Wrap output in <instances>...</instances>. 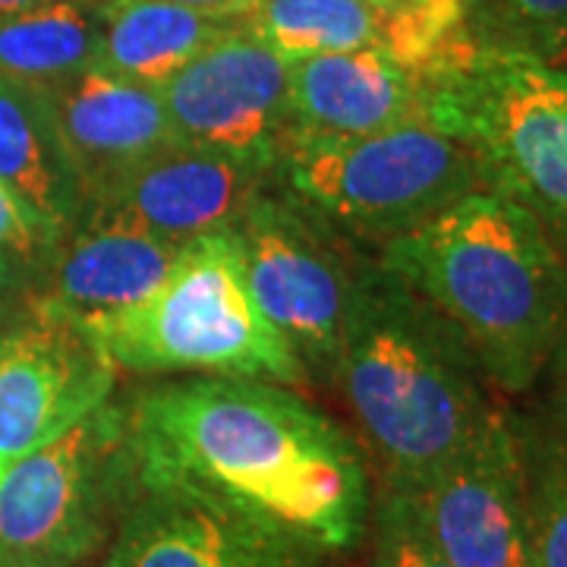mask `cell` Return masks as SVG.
Masks as SVG:
<instances>
[{"label": "cell", "mask_w": 567, "mask_h": 567, "mask_svg": "<svg viewBox=\"0 0 567 567\" xmlns=\"http://www.w3.org/2000/svg\"><path fill=\"white\" fill-rule=\"evenodd\" d=\"M140 473L183 480L303 536L324 555L365 543L375 480L357 435L265 379L199 375L130 401Z\"/></svg>", "instance_id": "cell-1"}, {"label": "cell", "mask_w": 567, "mask_h": 567, "mask_svg": "<svg viewBox=\"0 0 567 567\" xmlns=\"http://www.w3.org/2000/svg\"><path fill=\"white\" fill-rule=\"evenodd\" d=\"M375 259L461 334L495 391L543 379L567 322V256L520 205L476 189Z\"/></svg>", "instance_id": "cell-2"}, {"label": "cell", "mask_w": 567, "mask_h": 567, "mask_svg": "<svg viewBox=\"0 0 567 567\" xmlns=\"http://www.w3.org/2000/svg\"><path fill=\"white\" fill-rule=\"evenodd\" d=\"M324 382L338 391L379 486L416 488L498 404L461 334L375 259Z\"/></svg>", "instance_id": "cell-3"}, {"label": "cell", "mask_w": 567, "mask_h": 567, "mask_svg": "<svg viewBox=\"0 0 567 567\" xmlns=\"http://www.w3.org/2000/svg\"><path fill=\"white\" fill-rule=\"evenodd\" d=\"M114 369L136 375H234L306 385L309 372L265 319L234 230L181 246L162 284L114 316L76 322Z\"/></svg>", "instance_id": "cell-4"}, {"label": "cell", "mask_w": 567, "mask_h": 567, "mask_svg": "<svg viewBox=\"0 0 567 567\" xmlns=\"http://www.w3.org/2000/svg\"><path fill=\"white\" fill-rule=\"evenodd\" d=\"M432 126L473 152L486 189L520 205L567 256V70L476 48L445 70Z\"/></svg>", "instance_id": "cell-5"}, {"label": "cell", "mask_w": 567, "mask_h": 567, "mask_svg": "<svg viewBox=\"0 0 567 567\" xmlns=\"http://www.w3.org/2000/svg\"><path fill=\"white\" fill-rule=\"evenodd\" d=\"M140 483L130 404L104 401L0 470V567H80L114 543Z\"/></svg>", "instance_id": "cell-6"}, {"label": "cell", "mask_w": 567, "mask_h": 567, "mask_svg": "<svg viewBox=\"0 0 567 567\" xmlns=\"http://www.w3.org/2000/svg\"><path fill=\"white\" fill-rule=\"evenodd\" d=\"M275 181L375 249L486 189L473 152L432 123L347 140L284 142Z\"/></svg>", "instance_id": "cell-7"}, {"label": "cell", "mask_w": 567, "mask_h": 567, "mask_svg": "<svg viewBox=\"0 0 567 567\" xmlns=\"http://www.w3.org/2000/svg\"><path fill=\"white\" fill-rule=\"evenodd\" d=\"M234 234L265 319L293 347L306 372L324 379L375 256L278 181L249 203Z\"/></svg>", "instance_id": "cell-8"}, {"label": "cell", "mask_w": 567, "mask_h": 567, "mask_svg": "<svg viewBox=\"0 0 567 567\" xmlns=\"http://www.w3.org/2000/svg\"><path fill=\"white\" fill-rule=\"evenodd\" d=\"M404 492L454 567H529L527 454L507 406H492L439 473Z\"/></svg>", "instance_id": "cell-9"}, {"label": "cell", "mask_w": 567, "mask_h": 567, "mask_svg": "<svg viewBox=\"0 0 567 567\" xmlns=\"http://www.w3.org/2000/svg\"><path fill=\"white\" fill-rule=\"evenodd\" d=\"M322 548L205 488L140 473L102 567H322Z\"/></svg>", "instance_id": "cell-10"}, {"label": "cell", "mask_w": 567, "mask_h": 567, "mask_svg": "<svg viewBox=\"0 0 567 567\" xmlns=\"http://www.w3.org/2000/svg\"><path fill=\"white\" fill-rule=\"evenodd\" d=\"M158 95L183 145L278 164L290 133V63L246 25L181 66Z\"/></svg>", "instance_id": "cell-11"}, {"label": "cell", "mask_w": 567, "mask_h": 567, "mask_svg": "<svg viewBox=\"0 0 567 567\" xmlns=\"http://www.w3.org/2000/svg\"><path fill=\"white\" fill-rule=\"evenodd\" d=\"M117 369L80 324L25 303L0 334V470L111 401Z\"/></svg>", "instance_id": "cell-12"}, {"label": "cell", "mask_w": 567, "mask_h": 567, "mask_svg": "<svg viewBox=\"0 0 567 567\" xmlns=\"http://www.w3.org/2000/svg\"><path fill=\"white\" fill-rule=\"evenodd\" d=\"M271 181L268 164L174 142L104 189L82 221L126 224L183 246L234 230Z\"/></svg>", "instance_id": "cell-13"}, {"label": "cell", "mask_w": 567, "mask_h": 567, "mask_svg": "<svg viewBox=\"0 0 567 567\" xmlns=\"http://www.w3.org/2000/svg\"><path fill=\"white\" fill-rule=\"evenodd\" d=\"M445 70L451 66H416L385 51H344L293 61L290 133L284 142L347 140L406 123H432V104Z\"/></svg>", "instance_id": "cell-14"}, {"label": "cell", "mask_w": 567, "mask_h": 567, "mask_svg": "<svg viewBox=\"0 0 567 567\" xmlns=\"http://www.w3.org/2000/svg\"><path fill=\"white\" fill-rule=\"evenodd\" d=\"M41 92L82 186L85 212L123 174L177 142L155 85L123 80L95 63L73 76L41 82Z\"/></svg>", "instance_id": "cell-15"}, {"label": "cell", "mask_w": 567, "mask_h": 567, "mask_svg": "<svg viewBox=\"0 0 567 567\" xmlns=\"http://www.w3.org/2000/svg\"><path fill=\"white\" fill-rule=\"evenodd\" d=\"M181 246L114 221H80L39 265L29 303L73 322L114 316L145 300L171 271Z\"/></svg>", "instance_id": "cell-16"}, {"label": "cell", "mask_w": 567, "mask_h": 567, "mask_svg": "<svg viewBox=\"0 0 567 567\" xmlns=\"http://www.w3.org/2000/svg\"><path fill=\"white\" fill-rule=\"evenodd\" d=\"M0 183L58 240L85 215V196L35 82L0 73Z\"/></svg>", "instance_id": "cell-17"}, {"label": "cell", "mask_w": 567, "mask_h": 567, "mask_svg": "<svg viewBox=\"0 0 567 567\" xmlns=\"http://www.w3.org/2000/svg\"><path fill=\"white\" fill-rule=\"evenodd\" d=\"M244 25L246 17H215L167 0H102L95 66L158 89L205 48Z\"/></svg>", "instance_id": "cell-18"}, {"label": "cell", "mask_w": 567, "mask_h": 567, "mask_svg": "<svg viewBox=\"0 0 567 567\" xmlns=\"http://www.w3.org/2000/svg\"><path fill=\"white\" fill-rule=\"evenodd\" d=\"M102 0H58L0 20V73L22 82L73 76L99 58Z\"/></svg>", "instance_id": "cell-19"}, {"label": "cell", "mask_w": 567, "mask_h": 567, "mask_svg": "<svg viewBox=\"0 0 567 567\" xmlns=\"http://www.w3.org/2000/svg\"><path fill=\"white\" fill-rule=\"evenodd\" d=\"M529 492V567H567V432L520 416Z\"/></svg>", "instance_id": "cell-20"}, {"label": "cell", "mask_w": 567, "mask_h": 567, "mask_svg": "<svg viewBox=\"0 0 567 567\" xmlns=\"http://www.w3.org/2000/svg\"><path fill=\"white\" fill-rule=\"evenodd\" d=\"M476 48L567 63V0H464Z\"/></svg>", "instance_id": "cell-21"}, {"label": "cell", "mask_w": 567, "mask_h": 567, "mask_svg": "<svg viewBox=\"0 0 567 567\" xmlns=\"http://www.w3.org/2000/svg\"><path fill=\"white\" fill-rule=\"evenodd\" d=\"M365 543L372 548L369 567H454L432 543L404 488L375 486Z\"/></svg>", "instance_id": "cell-22"}, {"label": "cell", "mask_w": 567, "mask_h": 567, "mask_svg": "<svg viewBox=\"0 0 567 567\" xmlns=\"http://www.w3.org/2000/svg\"><path fill=\"white\" fill-rule=\"evenodd\" d=\"M54 244L58 237L48 227H41L0 183V249L13 256L22 268H39Z\"/></svg>", "instance_id": "cell-23"}, {"label": "cell", "mask_w": 567, "mask_h": 567, "mask_svg": "<svg viewBox=\"0 0 567 567\" xmlns=\"http://www.w3.org/2000/svg\"><path fill=\"white\" fill-rule=\"evenodd\" d=\"M543 375H548V406L543 416H548L551 423L561 425L567 432V322Z\"/></svg>", "instance_id": "cell-24"}, {"label": "cell", "mask_w": 567, "mask_h": 567, "mask_svg": "<svg viewBox=\"0 0 567 567\" xmlns=\"http://www.w3.org/2000/svg\"><path fill=\"white\" fill-rule=\"evenodd\" d=\"M167 3L193 7V10H203V13H215V17H246L262 0H167Z\"/></svg>", "instance_id": "cell-25"}, {"label": "cell", "mask_w": 567, "mask_h": 567, "mask_svg": "<svg viewBox=\"0 0 567 567\" xmlns=\"http://www.w3.org/2000/svg\"><path fill=\"white\" fill-rule=\"evenodd\" d=\"M20 268L22 265L13 259V256H7L3 249H0V300H7L10 293H13V287L20 281Z\"/></svg>", "instance_id": "cell-26"}, {"label": "cell", "mask_w": 567, "mask_h": 567, "mask_svg": "<svg viewBox=\"0 0 567 567\" xmlns=\"http://www.w3.org/2000/svg\"><path fill=\"white\" fill-rule=\"evenodd\" d=\"M48 3H58V0H0V20L25 13V10H39V7H48Z\"/></svg>", "instance_id": "cell-27"}, {"label": "cell", "mask_w": 567, "mask_h": 567, "mask_svg": "<svg viewBox=\"0 0 567 567\" xmlns=\"http://www.w3.org/2000/svg\"><path fill=\"white\" fill-rule=\"evenodd\" d=\"M17 322V316H13V309L7 306V300H0V334L10 328V324Z\"/></svg>", "instance_id": "cell-28"}, {"label": "cell", "mask_w": 567, "mask_h": 567, "mask_svg": "<svg viewBox=\"0 0 567 567\" xmlns=\"http://www.w3.org/2000/svg\"><path fill=\"white\" fill-rule=\"evenodd\" d=\"M369 3H382V7H394V3H406V0H369Z\"/></svg>", "instance_id": "cell-29"}, {"label": "cell", "mask_w": 567, "mask_h": 567, "mask_svg": "<svg viewBox=\"0 0 567 567\" xmlns=\"http://www.w3.org/2000/svg\"><path fill=\"white\" fill-rule=\"evenodd\" d=\"M80 567H102V565H80Z\"/></svg>", "instance_id": "cell-30"}, {"label": "cell", "mask_w": 567, "mask_h": 567, "mask_svg": "<svg viewBox=\"0 0 567 567\" xmlns=\"http://www.w3.org/2000/svg\"><path fill=\"white\" fill-rule=\"evenodd\" d=\"M565 70H567V63H565Z\"/></svg>", "instance_id": "cell-31"}]
</instances>
